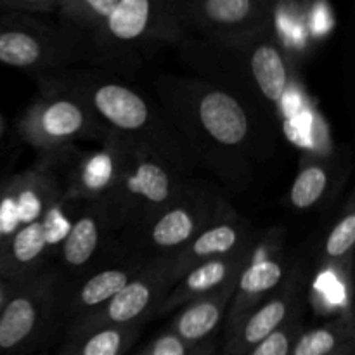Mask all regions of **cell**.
Segmentation results:
<instances>
[{
    "mask_svg": "<svg viewBox=\"0 0 355 355\" xmlns=\"http://www.w3.org/2000/svg\"><path fill=\"white\" fill-rule=\"evenodd\" d=\"M272 3L270 0H170L177 26H191L231 44L269 30Z\"/></svg>",
    "mask_w": 355,
    "mask_h": 355,
    "instance_id": "6da1fadb",
    "label": "cell"
},
{
    "mask_svg": "<svg viewBox=\"0 0 355 355\" xmlns=\"http://www.w3.org/2000/svg\"><path fill=\"white\" fill-rule=\"evenodd\" d=\"M40 14L0 12V62L12 68H31L55 58L64 49L71 30L49 26Z\"/></svg>",
    "mask_w": 355,
    "mask_h": 355,
    "instance_id": "7a4b0ae2",
    "label": "cell"
},
{
    "mask_svg": "<svg viewBox=\"0 0 355 355\" xmlns=\"http://www.w3.org/2000/svg\"><path fill=\"white\" fill-rule=\"evenodd\" d=\"M177 28L170 0H118L96 35L103 42L134 44L151 35L173 33Z\"/></svg>",
    "mask_w": 355,
    "mask_h": 355,
    "instance_id": "3957f363",
    "label": "cell"
},
{
    "mask_svg": "<svg viewBox=\"0 0 355 355\" xmlns=\"http://www.w3.org/2000/svg\"><path fill=\"white\" fill-rule=\"evenodd\" d=\"M201 125L214 141L222 146H238L248 137V116L245 107L224 90H208L198 103Z\"/></svg>",
    "mask_w": 355,
    "mask_h": 355,
    "instance_id": "277c9868",
    "label": "cell"
},
{
    "mask_svg": "<svg viewBox=\"0 0 355 355\" xmlns=\"http://www.w3.org/2000/svg\"><path fill=\"white\" fill-rule=\"evenodd\" d=\"M97 113L125 132H135L149 121V107L137 92L120 83H104L92 94Z\"/></svg>",
    "mask_w": 355,
    "mask_h": 355,
    "instance_id": "5b68a950",
    "label": "cell"
},
{
    "mask_svg": "<svg viewBox=\"0 0 355 355\" xmlns=\"http://www.w3.org/2000/svg\"><path fill=\"white\" fill-rule=\"evenodd\" d=\"M267 31L250 40V69L260 92L270 103H279L286 94L288 68L284 55L276 42L266 38Z\"/></svg>",
    "mask_w": 355,
    "mask_h": 355,
    "instance_id": "8992f818",
    "label": "cell"
},
{
    "mask_svg": "<svg viewBox=\"0 0 355 355\" xmlns=\"http://www.w3.org/2000/svg\"><path fill=\"white\" fill-rule=\"evenodd\" d=\"M40 318V300L28 291L7 298L0 311V354L23 347L37 331Z\"/></svg>",
    "mask_w": 355,
    "mask_h": 355,
    "instance_id": "52a82bcc",
    "label": "cell"
},
{
    "mask_svg": "<svg viewBox=\"0 0 355 355\" xmlns=\"http://www.w3.org/2000/svg\"><path fill=\"white\" fill-rule=\"evenodd\" d=\"M155 284L148 279L128 281L127 286L118 291L104 311L94 315L92 321L87 324L85 331L104 328V326H127L141 318L149 305L153 304ZM82 331V333H85Z\"/></svg>",
    "mask_w": 355,
    "mask_h": 355,
    "instance_id": "ba28073f",
    "label": "cell"
},
{
    "mask_svg": "<svg viewBox=\"0 0 355 355\" xmlns=\"http://www.w3.org/2000/svg\"><path fill=\"white\" fill-rule=\"evenodd\" d=\"M229 293H231V286L227 284L224 288V293L205 297L184 309L179 318L175 319V322H173L172 333H175L189 347L203 342L220 324Z\"/></svg>",
    "mask_w": 355,
    "mask_h": 355,
    "instance_id": "9c48e42d",
    "label": "cell"
},
{
    "mask_svg": "<svg viewBox=\"0 0 355 355\" xmlns=\"http://www.w3.org/2000/svg\"><path fill=\"white\" fill-rule=\"evenodd\" d=\"M288 304H290V300L286 297H279L272 298L262 307L253 311L232 335L231 343L227 347V354L246 355L257 343H260L270 333L281 328L288 318Z\"/></svg>",
    "mask_w": 355,
    "mask_h": 355,
    "instance_id": "30bf717a",
    "label": "cell"
},
{
    "mask_svg": "<svg viewBox=\"0 0 355 355\" xmlns=\"http://www.w3.org/2000/svg\"><path fill=\"white\" fill-rule=\"evenodd\" d=\"M83 125V110L69 99L51 101L37 113V130H40V135L54 141H62L80 134Z\"/></svg>",
    "mask_w": 355,
    "mask_h": 355,
    "instance_id": "8fae6325",
    "label": "cell"
},
{
    "mask_svg": "<svg viewBox=\"0 0 355 355\" xmlns=\"http://www.w3.org/2000/svg\"><path fill=\"white\" fill-rule=\"evenodd\" d=\"M49 232L45 222L33 220L21 227L7 246V257L0 262V274L12 267H24L40 259L45 246L49 245Z\"/></svg>",
    "mask_w": 355,
    "mask_h": 355,
    "instance_id": "7c38bea8",
    "label": "cell"
},
{
    "mask_svg": "<svg viewBox=\"0 0 355 355\" xmlns=\"http://www.w3.org/2000/svg\"><path fill=\"white\" fill-rule=\"evenodd\" d=\"M232 267L234 260L222 259V257L207 260L187 274L182 284L177 288L175 302H186L194 295H207L217 288L225 286L232 274Z\"/></svg>",
    "mask_w": 355,
    "mask_h": 355,
    "instance_id": "4fadbf2b",
    "label": "cell"
},
{
    "mask_svg": "<svg viewBox=\"0 0 355 355\" xmlns=\"http://www.w3.org/2000/svg\"><path fill=\"white\" fill-rule=\"evenodd\" d=\"M132 340V329L127 326H104L82 333L64 355H123Z\"/></svg>",
    "mask_w": 355,
    "mask_h": 355,
    "instance_id": "5bb4252c",
    "label": "cell"
},
{
    "mask_svg": "<svg viewBox=\"0 0 355 355\" xmlns=\"http://www.w3.org/2000/svg\"><path fill=\"white\" fill-rule=\"evenodd\" d=\"M127 191L153 205H162L172 194V182L165 168L153 162H142L127 179Z\"/></svg>",
    "mask_w": 355,
    "mask_h": 355,
    "instance_id": "9a60e30c",
    "label": "cell"
},
{
    "mask_svg": "<svg viewBox=\"0 0 355 355\" xmlns=\"http://www.w3.org/2000/svg\"><path fill=\"white\" fill-rule=\"evenodd\" d=\"M99 245V227L94 217H82L66 232L62 259L68 266L82 267L92 259Z\"/></svg>",
    "mask_w": 355,
    "mask_h": 355,
    "instance_id": "2e32d148",
    "label": "cell"
},
{
    "mask_svg": "<svg viewBox=\"0 0 355 355\" xmlns=\"http://www.w3.org/2000/svg\"><path fill=\"white\" fill-rule=\"evenodd\" d=\"M196 231V218L187 208H172L155 222L151 239L159 248H177L189 241Z\"/></svg>",
    "mask_w": 355,
    "mask_h": 355,
    "instance_id": "e0dca14e",
    "label": "cell"
},
{
    "mask_svg": "<svg viewBox=\"0 0 355 355\" xmlns=\"http://www.w3.org/2000/svg\"><path fill=\"white\" fill-rule=\"evenodd\" d=\"M130 281L127 270L107 269L90 277L78 295L80 307H101L110 302L118 291L123 290Z\"/></svg>",
    "mask_w": 355,
    "mask_h": 355,
    "instance_id": "ac0fdd59",
    "label": "cell"
},
{
    "mask_svg": "<svg viewBox=\"0 0 355 355\" xmlns=\"http://www.w3.org/2000/svg\"><path fill=\"white\" fill-rule=\"evenodd\" d=\"M347 331L343 326H324L297 336L290 355H331L347 347Z\"/></svg>",
    "mask_w": 355,
    "mask_h": 355,
    "instance_id": "d6986e66",
    "label": "cell"
},
{
    "mask_svg": "<svg viewBox=\"0 0 355 355\" xmlns=\"http://www.w3.org/2000/svg\"><path fill=\"white\" fill-rule=\"evenodd\" d=\"M284 267L276 260H262L246 267L238 279L239 295L259 297L274 290L283 281Z\"/></svg>",
    "mask_w": 355,
    "mask_h": 355,
    "instance_id": "ffe728a7",
    "label": "cell"
},
{
    "mask_svg": "<svg viewBox=\"0 0 355 355\" xmlns=\"http://www.w3.org/2000/svg\"><path fill=\"white\" fill-rule=\"evenodd\" d=\"M328 187V172L321 165H309L300 170L290 191V201L298 210L314 207Z\"/></svg>",
    "mask_w": 355,
    "mask_h": 355,
    "instance_id": "44dd1931",
    "label": "cell"
},
{
    "mask_svg": "<svg viewBox=\"0 0 355 355\" xmlns=\"http://www.w3.org/2000/svg\"><path fill=\"white\" fill-rule=\"evenodd\" d=\"M238 231L231 224L214 225L194 239L191 253L194 257H201V259H205V257L214 259V257H220L234 250V246L238 245Z\"/></svg>",
    "mask_w": 355,
    "mask_h": 355,
    "instance_id": "7402d4cb",
    "label": "cell"
},
{
    "mask_svg": "<svg viewBox=\"0 0 355 355\" xmlns=\"http://www.w3.org/2000/svg\"><path fill=\"white\" fill-rule=\"evenodd\" d=\"M118 0H78L71 28L75 31L96 33Z\"/></svg>",
    "mask_w": 355,
    "mask_h": 355,
    "instance_id": "603a6c76",
    "label": "cell"
},
{
    "mask_svg": "<svg viewBox=\"0 0 355 355\" xmlns=\"http://www.w3.org/2000/svg\"><path fill=\"white\" fill-rule=\"evenodd\" d=\"M355 243V215L350 211L345 217L340 218L338 224L331 229L326 239L324 252L329 259H343L352 250Z\"/></svg>",
    "mask_w": 355,
    "mask_h": 355,
    "instance_id": "cb8c5ba5",
    "label": "cell"
},
{
    "mask_svg": "<svg viewBox=\"0 0 355 355\" xmlns=\"http://www.w3.org/2000/svg\"><path fill=\"white\" fill-rule=\"evenodd\" d=\"M295 340H297L295 324H283L262 342L257 343L246 355H290Z\"/></svg>",
    "mask_w": 355,
    "mask_h": 355,
    "instance_id": "d4e9b609",
    "label": "cell"
},
{
    "mask_svg": "<svg viewBox=\"0 0 355 355\" xmlns=\"http://www.w3.org/2000/svg\"><path fill=\"white\" fill-rule=\"evenodd\" d=\"M144 355H191V347L182 342L175 333L170 331L158 336L151 347L144 350Z\"/></svg>",
    "mask_w": 355,
    "mask_h": 355,
    "instance_id": "484cf974",
    "label": "cell"
},
{
    "mask_svg": "<svg viewBox=\"0 0 355 355\" xmlns=\"http://www.w3.org/2000/svg\"><path fill=\"white\" fill-rule=\"evenodd\" d=\"M54 0H0V12L52 14Z\"/></svg>",
    "mask_w": 355,
    "mask_h": 355,
    "instance_id": "4316f807",
    "label": "cell"
},
{
    "mask_svg": "<svg viewBox=\"0 0 355 355\" xmlns=\"http://www.w3.org/2000/svg\"><path fill=\"white\" fill-rule=\"evenodd\" d=\"M76 2H78V0H54V9H52V14H55V16L61 19L62 24L71 28L73 17H75V10H76Z\"/></svg>",
    "mask_w": 355,
    "mask_h": 355,
    "instance_id": "83f0119b",
    "label": "cell"
},
{
    "mask_svg": "<svg viewBox=\"0 0 355 355\" xmlns=\"http://www.w3.org/2000/svg\"><path fill=\"white\" fill-rule=\"evenodd\" d=\"M6 276H2L0 274V311H2V307L6 305L7 298H9V288H7L6 284V279H3Z\"/></svg>",
    "mask_w": 355,
    "mask_h": 355,
    "instance_id": "f1b7e54d",
    "label": "cell"
},
{
    "mask_svg": "<svg viewBox=\"0 0 355 355\" xmlns=\"http://www.w3.org/2000/svg\"><path fill=\"white\" fill-rule=\"evenodd\" d=\"M191 355H214L211 354V347H200L194 352H191Z\"/></svg>",
    "mask_w": 355,
    "mask_h": 355,
    "instance_id": "f546056e",
    "label": "cell"
},
{
    "mask_svg": "<svg viewBox=\"0 0 355 355\" xmlns=\"http://www.w3.org/2000/svg\"><path fill=\"white\" fill-rule=\"evenodd\" d=\"M345 352H347V347H345V349H342V350H338V352H335V354H331V355H345Z\"/></svg>",
    "mask_w": 355,
    "mask_h": 355,
    "instance_id": "4dcf8cb0",
    "label": "cell"
},
{
    "mask_svg": "<svg viewBox=\"0 0 355 355\" xmlns=\"http://www.w3.org/2000/svg\"><path fill=\"white\" fill-rule=\"evenodd\" d=\"M270 2H274V0H270Z\"/></svg>",
    "mask_w": 355,
    "mask_h": 355,
    "instance_id": "1f68e13d",
    "label": "cell"
}]
</instances>
